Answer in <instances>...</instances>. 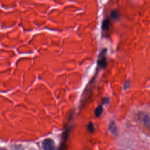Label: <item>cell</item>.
Segmentation results:
<instances>
[{
  "instance_id": "30bf717a",
  "label": "cell",
  "mask_w": 150,
  "mask_h": 150,
  "mask_svg": "<svg viewBox=\"0 0 150 150\" xmlns=\"http://www.w3.org/2000/svg\"><path fill=\"white\" fill-rule=\"evenodd\" d=\"M87 128V130L90 132H93V131H94V127L93 122H90L88 124Z\"/></svg>"
},
{
  "instance_id": "6da1fadb",
  "label": "cell",
  "mask_w": 150,
  "mask_h": 150,
  "mask_svg": "<svg viewBox=\"0 0 150 150\" xmlns=\"http://www.w3.org/2000/svg\"><path fill=\"white\" fill-rule=\"evenodd\" d=\"M94 79H92L90 81V83L87 85V86L86 88V90H84V91L83 93V96L81 97V100H83V102H82L83 103L82 104H84V103H86L87 101V99H88L90 96L91 94V89H93L92 86H93L94 81Z\"/></svg>"
},
{
  "instance_id": "9c48e42d",
  "label": "cell",
  "mask_w": 150,
  "mask_h": 150,
  "mask_svg": "<svg viewBox=\"0 0 150 150\" xmlns=\"http://www.w3.org/2000/svg\"><path fill=\"white\" fill-rule=\"evenodd\" d=\"M131 86V81L129 80H127L125 81V82L124 83V85H123V89L124 90H128L129 87Z\"/></svg>"
},
{
  "instance_id": "7a4b0ae2",
  "label": "cell",
  "mask_w": 150,
  "mask_h": 150,
  "mask_svg": "<svg viewBox=\"0 0 150 150\" xmlns=\"http://www.w3.org/2000/svg\"><path fill=\"white\" fill-rule=\"evenodd\" d=\"M106 51H107L106 49H103L100 53L98 57V60H97V65L102 69H104L107 64L106 57H105Z\"/></svg>"
},
{
  "instance_id": "3957f363",
  "label": "cell",
  "mask_w": 150,
  "mask_h": 150,
  "mask_svg": "<svg viewBox=\"0 0 150 150\" xmlns=\"http://www.w3.org/2000/svg\"><path fill=\"white\" fill-rule=\"evenodd\" d=\"M42 147L43 150H54V142L52 139H45L42 142Z\"/></svg>"
},
{
  "instance_id": "5b68a950",
  "label": "cell",
  "mask_w": 150,
  "mask_h": 150,
  "mask_svg": "<svg viewBox=\"0 0 150 150\" xmlns=\"http://www.w3.org/2000/svg\"><path fill=\"white\" fill-rule=\"evenodd\" d=\"M141 120L146 128L150 129V117L146 114H142L141 115Z\"/></svg>"
},
{
  "instance_id": "52a82bcc",
  "label": "cell",
  "mask_w": 150,
  "mask_h": 150,
  "mask_svg": "<svg viewBox=\"0 0 150 150\" xmlns=\"http://www.w3.org/2000/svg\"><path fill=\"white\" fill-rule=\"evenodd\" d=\"M111 18L113 19V20H117L118 19L119 17H120V13L118 11V10L117 9H114L111 12V14H110Z\"/></svg>"
},
{
  "instance_id": "277c9868",
  "label": "cell",
  "mask_w": 150,
  "mask_h": 150,
  "mask_svg": "<svg viewBox=\"0 0 150 150\" xmlns=\"http://www.w3.org/2000/svg\"><path fill=\"white\" fill-rule=\"evenodd\" d=\"M108 129L109 131H110V132L114 136H117L118 134V128L117 127V125L115 124V122L114 121H111L108 125Z\"/></svg>"
},
{
  "instance_id": "ba28073f",
  "label": "cell",
  "mask_w": 150,
  "mask_h": 150,
  "mask_svg": "<svg viewBox=\"0 0 150 150\" xmlns=\"http://www.w3.org/2000/svg\"><path fill=\"white\" fill-rule=\"evenodd\" d=\"M103 107L101 105H98L94 110V115L96 117H99L103 112Z\"/></svg>"
},
{
  "instance_id": "8fae6325",
  "label": "cell",
  "mask_w": 150,
  "mask_h": 150,
  "mask_svg": "<svg viewBox=\"0 0 150 150\" xmlns=\"http://www.w3.org/2000/svg\"><path fill=\"white\" fill-rule=\"evenodd\" d=\"M108 102H109V98H103L102 99V104H108Z\"/></svg>"
},
{
  "instance_id": "7c38bea8",
  "label": "cell",
  "mask_w": 150,
  "mask_h": 150,
  "mask_svg": "<svg viewBox=\"0 0 150 150\" xmlns=\"http://www.w3.org/2000/svg\"><path fill=\"white\" fill-rule=\"evenodd\" d=\"M0 150H7V149H5V148H2V149H1Z\"/></svg>"
},
{
  "instance_id": "8992f818",
  "label": "cell",
  "mask_w": 150,
  "mask_h": 150,
  "mask_svg": "<svg viewBox=\"0 0 150 150\" xmlns=\"http://www.w3.org/2000/svg\"><path fill=\"white\" fill-rule=\"evenodd\" d=\"M110 27V20L108 19H105L103 21L101 25V28L103 31H108Z\"/></svg>"
}]
</instances>
